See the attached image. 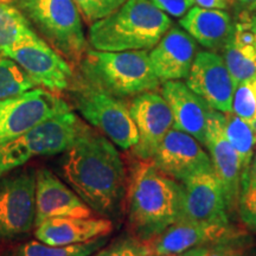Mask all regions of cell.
Masks as SVG:
<instances>
[{
  "label": "cell",
  "mask_w": 256,
  "mask_h": 256,
  "mask_svg": "<svg viewBox=\"0 0 256 256\" xmlns=\"http://www.w3.org/2000/svg\"><path fill=\"white\" fill-rule=\"evenodd\" d=\"M203 254V246L202 247H197L194 249H190V250L183 252V254L178 255V256H202Z\"/></svg>",
  "instance_id": "35"
},
{
  "label": "cell",
  "mask_w": 256,
  "mask_h": 256,
  "mask_svg": "<svg viewBox=\"0 0 256 256\" xmlns=\"http://www.w3.org/2000/svg\"><path fill=\"white\" fill-rule=\"evenodd\" d=\"M80 69L83 81L120 98L154 92L162 83L147 50H87Z\"/></svg>",
  "instance_id": "4"
},
{
  "label": "cell",
  "mask_w": 256,
  "mask_h": 256,
  "mask_svg": "<svg viewBox=\"0 0 256 256\" xmlns=\"http://www.w3.org/2000/svg\"><path fill=\"white\" fill-rule=\"evenodd\" d=\"M70 110L68 102L42 88L0 100V145Z\"/></svg>",
  "instance_id": "8"
},
{
  "label": "cell",
  "mask_w": 256,
  "mask_h": 256,
  "mask_svg": "<svg viewBox=\"0 0 256 256\" xmlns=\"http://www.w3.org/2000/svg\"><path fill=\"white\" fill-rule=\"evenodd\" d=\"M30 22L14 2L0 0V51L42 42Z\"/></svg>",
  "instance_id": "23"
},
{
  "label": "cell",
  "mask_w": 256,
  "mask_h": 256,
  "mask_svg": "<svg viewBox=\"0 0 256 256\" xmlns=\"http://www.w3.org/2000/svg\"><path fill=\"white\" fill-rule=\"evenodd\" d=\"M234 5L238 11V16L252 14L256 11V0H235Z\"/></svg>",
  "instance_id": "34"
},
{
  "label": "cell",
  "mask_w": 256,
  "mask_h": 256,
  "mask_svg": "<svg viewBox=\"0 0 256 256\" xmlns=\"http://www.w3.org/2000/svg\"><path fill=\"white\" fill-rule=\"evenodd\" d=\"M160 82L186 78L197 55L196 40L184 28L171 26L148 52Z\"/></svg>",
  "instance_id": "17"
},
{
  "label": "cell",
  "mask_w": 256,
  "mask_h": 256,
  "mask_svg": "<svg viewBox=\"0 0 256 256\" xmlns=\"http://www.w3.org/2000/svg\"><path fill=\"white\" fill-rule=\"evenodd\" d=\"M62 174L92 210L116 212L124 197L126 172L116 147L104 134L86 126L62 159Z\"/></svg>",
  "instance_id": "1"
},
{
  "label": "cell",
  "mask_w": 256,
  "mask_h": 256,
  "mask_svg": "<svg viewBox=\"0 0 256 256\" xmlns=\"http://www.w3.org/2000/svg\"><path fill=\"white\" fill-rule=\"evenodd\" d=\"M232 230L234 229L229 226H214L178 220L148 243L153 255L178 256L190 249L215 242Z\"/></svg>",
  "instance_id": "19"
},
{
  "label": "cell",
  "mask_w": 256,
  "mask_h": 256,
  "mask_svg": "<svg viewBox=\"0 0 256 256\" xmlns=\"http://www.w3.org/2000/svg\"><path fill=\"white\" fill-rule=\"evenodd\" d=\"M2 52L18 63L36 86L52 92L66 90L72 86V66L46 40Z\"/></svg>",
  "instance_id": "13"
},
{
  "label": "cell",
  "mask_w": 256,
  "mask_h": 256,
  "mask_svg": "<svg viewBox=\"0 0 256 256\" xmlns=\"http://www.w3.org/2000/svg\"><path fill=\"white\" fill-rule=\"evenodd\" d=\"M222 54L236 86L256 78V14L240 16Z\"/></svg>",
  "instance_id": "21"
},
{
  "label": "cell",
  "mask_w": 256,
  "mask_h": 256,
  "mask_svg": "<svg viewBox=\"0 0 256 256\" xmlns=\"http://www.w3.org/2000/svg\"><path fill=\"white\" fill-rule=\"evenodd\" d=\"M152 159L160 172L178 183L196 174H215L210 156L200 142L176 127L168 130Z\"/></svg>",
  "instance_id": "10"
},
{
  "label": "cell",
  "mask_w": 256,
  "mask_h": 256,
  "mask_svg": "<svg viewBox=\"0 0 256 256\" xmlns=\"http://www.w3.org/2000/svg\"><path fill=\"white\" fill-rule=\"evenodd\" d=\"M36 83L18 63L0 51V100L14 98L34 89Z\"/></svg>",
  "instance_id": "26"
},
{
  "label": "cell",
  "mask_w": 256,
  "mask_h": 256,
  "mask_svg": "<svg viewBox=\"0 0 256 256\" xmlns=\"http://www.w3.org/2000/svg\"><path fill=\"white\" fill-rule=\"evenodd\" d=\"M186 86L214 110L229 113L236 84L223 57L214 51H200L188 72Z\"/></svg>",
  "instance_id": "12"
},
{
  "label": "cell",
  "mask_w": 256,
  "mask_h": 256,
  "mask_svg": "<svg viewBox=\"0 0 256 256\" xmlns=\"http://www.w3.org/2000/svg\"><path fill=\"white\" fill-rule=\"evenodd\" d=\"M235 0H194V5L206 8L226 10L234 5Z\"/></svg>",
  "instance_id": "33"
},
{
  "label": "cell",
  "mask_w": 256,
  "mask_h": 256,
  "mask_svg": "<svg viewBox=\"0 0 256 256\" xmlns=\"http://www.w3.org/2000/svg\"><path fill=\"white\" fill-rule=\"evenodd\" d=\"M249 168L252 170V172H254V174H256V150H255V154H254V158H252V164L248 166Z\"/></svg>",
  "instance_id": "36"
},
{
  "label": "cell",
  "mask_w": 256,
  "mask_h": 256,
  "mask_svg": "<svg viewBox=\"0 0 256 256\" xmlns=\"http://www.w3.org/2000/svg\"><path fill=\"white\" fill-rule=\"evenodd\" d=\"M36 217V174L31 171L0 182V238L28 234Z\"/></svg>",
  "instance_id": "9"
},
{
  "label": "cell",
  "mask_w": 256,
  "mask_h": 256,
  "mask_svg": "<svg viewBox=\"0 0 256 256\" xmlns=\"http://www.w3.org/2000/svg\"><path fill=\"white\" fill-rule=\"evenodd\" d=\"M42 40L72 62L87 50L82 14L74 0H12Z\"/></svg>",
  "instance_id": "5"
},
{
  "label": "cell",
  "mask_w": 256,
  "mask_h": 256,
  "mask_svg": "<svg viewBox=\"0 0 256 256\" xmlns=\"http://www.w3.org/2000/svg\"><path fill=\"white\" fill-rule=\"evenodd\" d=\"M216 177L222 186L224 200L228 211L238 206L242 168L240 159L226 134V115L212 110L208 122L206 142Z\"/></svg>",
  "instance_id": "15"
},
{
  "label": "cell",
  "mask_w": 256,
  "mask_h": 256,
  "mask_svg": "<svg viewBox=\"0 0 256 256\" xmlns=\"http://www.w3.org/2000/svg\"><path fill=\"white\" fill-rule=\"evenodd\" d=\"M88 23L104 19L120 8L128 0H74Z\"/></svg>",
  "instance_id": "30"
},
{
  "label": "cell",
  "mask_w": 256,
  "mask_h": 256,
  "mask_svg": "<svg viewBox=\"0 0 256 256\" xmlns=\"http://www.w3.org/2000/svg\"><path fill=\"white\" fill-rule=\"evenodd\" d=\"M152 2L166 14L176 18H182L194 6V0H152Z\"/></svg>",
  "instance_id": "32"
},
{
  "label": "cell",
  "mask_w": 256,
  "mask_h": 256,
  "mask_svg": "<svg viewBox=\"0 0 256 256\" xmlns=\"http://www.w3.org/2000/svg\"><path fill=\"white\" fill-rule=\"evenodd\" d=\"M84 127L78 115L70 110L0 145V176L8 174L34 156L66 152Z\"/></svg>",
  "instance_id": "6"
},
{
  "label": "cell",
  "mask_w": 256,
  "mask_h": 256,
  "mask_svg": "<svg viewBox=\"0 0 256 256\" xmlns=\"http://www.w3.org/2000/svg\"><path fill=\"white\" fill-rule=\"evenodd\" d=\"M238 206L242 222L256 232V174L249 168L241 174Z\"/></svg>",
  "instance_id": "28"
},
{
  "label": "cell",
  "mask_w": 256,
  "mask_h": 256,
  "mask_svg": "<svg viewBox=\"0 0 256 256\" xmlns=\"http://www.w3.org/2000/svg\"><path fill=\"white\" fill-rule=\"evenodd\" d=\"M162 92L174 114V127L206 145L208 122L214 108L182 81L164 82Z\"/></svg>",
  "instance_id": "18"
},
{
  "label": "cell",
  "mask_w": 256,
  "mask_h": 256,
  "mask_svg": "<svg viewBox=\"0 0 256 256\" xmlns=\"http://www.w3.org/2000/svg\"><path fill=\"white\" fill-rule=\"evenodd\" d=\"M180 218L194 223L229 226L226 206L218 178L212 172L196 174L182 182Z\"/></svg>",
  "instance_id": "14"
},
{
  "label": "cell",
  "mask_w": 256,
  "mask_h": 256,
  "mask_svg": "<svg viewBox=\"0 0 256 256\" xmlns=\"http://www.w3.org/2000/svg\"><path fill=\"white\" fill-rule=\"evenodd\" d=\"M92 215L90 208L50 170L42 168L37 172L34 226L55 217L87 218Z\"/></svg>",
  "instance_id": "16"
},
{
  "label": "cell",
  "mask_w": 256,
  "mask_h": 256,
  "mask_svg": "<svg viewBox=\"0 0 256 256\" xmlns=\"http://www.w3.org/2000/svg\"><path fill=\"white\" fill-rule=\"evenodd\" d=\"M179 24L202 46L215 52L222 51L229 42L235 22L224 10L194 5L180 18Z\"/></svg>",
  "instance_id": "22"
},
{
  "label": "cell",
  "mask_w": 256,
  "mask_h": 256,
  "mask_svg": "<svg viewBox=\"0 0 256 256\" xmlns=\"http://www.w3.org/2000/svg\"><path fill=\"white\" fill-rule=\"evenodd\" d=\"M130 112L136 126L138 142L133 153L142 160H150L166 134L174 127V114L162 95L146 92L134 96Z\"/></svg>",
  "instance_id": "11"
},
{
  "label": "cell",
  "mask_w": 256,
  "mask_h": 256,
  "mask_svg": "<svg viewBox=\"0 0 256 256\" xmlns=\"http://www.w3.org/2000/svg\"><path fill=\"white\" fill-rule=\"evenodd\" d=\"M232 112L256 130V98L249 81L236 86L232 98Z\"/></svg>",
  "instance_id": "29"
},
{
  "label": "cell",
  "mask_w": 256,
  "mask_h": 256,
  "mask_svg": "<svg viewBox=\"0 0 256 256\" xmlns=\"http://www.w3.org/2000/svg\"><path fill=\"white\" fill-rule=\"evenodd\" d=\"M112 229L113 224L107 218L55 217L38 224L34 236L46 244L62 247L106 238Z\"/></svg>",
  "instance_id": "20"
},
{
  "label": "cell",
  "mask_w": 256,
  "mask_h": 256,
  "mask_svg": "<svg viewBox=\"0 0 256 256\" xmlns=\"http://www.w3.org/2000/svg\"><path fill=\"white\" fill-rule=\"evenodd\" d=\"M172 20L152 0H128L89 28V44L98 51L150 50L162 40Z\"/></svg>",
  "instance_id": "3"
},
{
  "label": "cell",
  "mask_w": 256,
  "mask_h": 256,
  "mask_svg": "<svg viewBox=\"0 0 256 256\" xmlns=\"http://www.w3.org/2000/svg\"><path fill=\"white\" fill-rule=\"evenodd\" d=\"M94 256H153L150 243L138 238H126L112 243Z\"/></svg>",
  "instance_id": "31"
},
{
  "label": "cell",
  "mask_w": 256,
  "mask_h": 256,
  "mask_svg": "<svg viewBox=\"0 0 256 256\" xmlns=\"http://www.w3.org/2000/svg\"><path fill=\"white\" fill-rule=\"evenodd\" d=\"M226 115V134L238 153L242 172L252 164L256 150V130L234 112Z\"/></svg>",
  "instance_id": "25"
},
{
  "label": "cell",
  "mask_w": 256,
  "mask_h": 256,
  "mask_svg": "<svg viewBox=\"0 0 256 256\" xmlns=\"http://www.w3.org/2000/svg\"><path fill=\"white\" fill-rule=\"evenodd\" d=\"M72 100L78 113L114 145L130 150L138 142L130 107L120 98L81 80Z\"/></svg>",
  "instance_id": "7"
},
{
  "label": "cell",
  "mask_w": 256,
  "mask_h": 256,
  "mask_svg": "<svg viewBox=\"0 0 256 256\" xmlns=\"http://www.w3.org/2000/svg\"><path fill=\"white\" fill-rule=\"evenodd\" d=\"M202 256H256V244L250 236L232 230L222 238L203 246Z\"/></svg>",
  "instance_id": "27"
},
{
  "label": "cell",
  "mask_w": 256,
  "mask_h": 256,
  "mask_svg": "<svg viewBox=\"0 0 256 256\" xmlns=\"http://www.w3.org/2000/svg\"><path fill=\"white\" fill-rule=\"evenodd\" d=\"M249 83H250V87L252 89V92H254V95H255V98H256V78L250 80V81H249Z\"/></svg>",
  "instance_id": "37"
},
{
  "label": "cell",
  "mask_w": 256,
  "mask_h": 256,
  "mask_svg": "<svg viewBox=\"0 0 256 256\" xmlns=\"http://www.w3.org/2000/svg\"><path fill=\"white\" fill-rule=\"evenodd\" d=\"M106 238H100L78 244L49 246L40 241H31L0 252V256H90L101 249Z\"/></svg>",
  "instance_id": "24"
},
{
  "label": "cell",
  "mask_w": 256,
  "mask_h": 256,
  "mask_svg": "<svg viewBox=\"0 0 256 256\" xmlns=\"http://www.w3.org/2000/svg\"><path fill=\"white\" fill-rule=\"evenodd\" d=\"M153 256H156V255H153Z\"/></svg>",
  "instance_id": "38"
},
{
  "label": "cell",
  "mask_w": 256,
  "mask_h": 256,
  "mask_svg": "<svg viewBox=\"0 0 256 256\" xmlns=\"http://www.w3.org/2000/svg\"><path fill=\"white\" fill-rule=\"evenodd\" d=\"M128 192V220L136 238L151 241L180 218L182 185L154 165L136 170Z\"/></svg>",
  "instance_id": "2"
}]
</instances>
